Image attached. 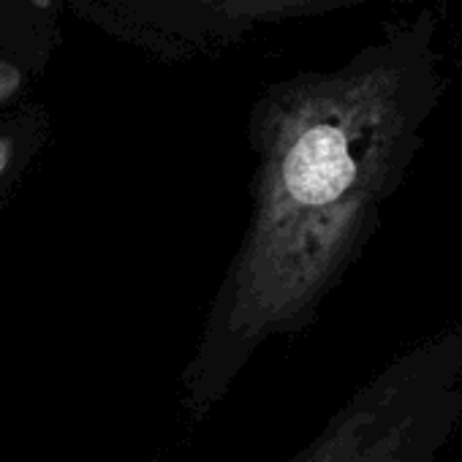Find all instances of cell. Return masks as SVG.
<instances>
[{
  "instance_id": "obj_1",
  "label": "cell",
  "mask_w": 462,
  "mask_h": 462,
  "mask_svg": "<svg viewBox=\"0 0 462 462\" xmlns=\"http://www.w3.org/2000/svg\"><path fill=\"white\" fill-rule=\"evenodd\" d=\"M448 77L421 9L332 71L267 85L248 115L251 217L182 370L204 419L273 340L305 332L402 188Z\"/></svg>"
},
{
  "instance_id": "obj_2",
  "label": "cell",
  "mask_w": 462,
  "mask_h": 462,
  "mask_svg": "<svg viewBox=\"0 0 462 462\" xmlns=\"http://www.w3.org/2000/svg\"><path fill=\"white\" fill-rule=\"evenodd\" d=\"M462 427V324L383 362L289 462H440Z\"/></svg>"
},
{
  "instance_id": "obj_3",
  "label": "cell",
  "mask_w": 462,
  "mask_h": 462,
  "mask_svg": "<svg viewBox=\"0 0 462 462\" xmlns=\"http://www.w3.org/2000/svg\"><path fill=\"white\" fill-rule=\"evenodd\" d=\"M66 12L117 47L163 66L212 60L291 20L370 0H63Z\"/></svg>"
},
{
  "instance_id": "obj_4",
  "label": "cell",
  "mask_w": 462,
  "mask_h": 462,
  "mask_svg": "<svg viewBox=\"0 0 462 462\" xmlns=\"http://www.w3.org/2000/svg\"><path fill=\"white\" fill-rule=\"evenodd\" d=\"M52 36V28L36 20L31 0H0V77H9L14 96L47 66Z\"/></svg>"
},
{
  "instance_id": "obj_5",
  "label": "cell",
  "mask_w": 462,
  "mask_h": 462,
  "mask_svg": "<svg viewBox=\"0 0 462 462\" xmlns=\"http://www.w3.org/2000/svg\"><path fill=\"white\" fill-rule=\"evenodd\" d=\"M52 139V115L42 101H20L0 115V207L25 180Z\"/></svg>"
}]
</instances>
